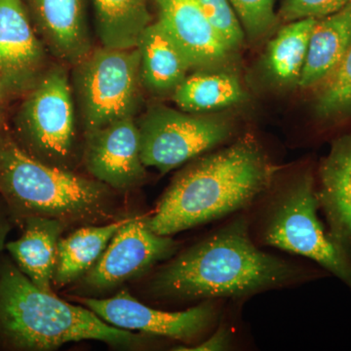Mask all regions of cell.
<instances>
[{"label":"cell","mask_w":351,"mask_h":351,"mask_svg":"<svg viewBox=\"0 0 351 351\" xmlns=\"http://www.w3.org/2000/svg\"><path fill=\"white\" fill-rule=\"evenodd\" d=\"M137 117L85 132L82 159L93 179L114 191L138 188L147 178Z\"/></svg>","instance_id":"cell-11"},{"label":"cell","mask_w":351,"mask_h":351,"mask_svg":"<svg viewBox=\"0 0 351 351\" xmlns=\"http://www.w3.org/2000/svg\"><path fill=\"white\" fill-rule=\"evenodd\" d=\"M157 21L186 55L191 69L206 71L226 63L233 53L212 29L196 0H156Z\"/></svg>","instance_id":"cell-14"},{"label":"cell","mask_w":351,"mask_h":351,"mask_svg":"<svg viewBox=\"0 0 351 351\" xmlns=\"http://www.w3.org/2000/svg\"><path fill=\"white\" fill-rule=\"evenodd\" d=\"M95 31L101 45L137 46L141 34L152 24L149 0H92Z\"/></svg>","instance_id":"cell-20"},{"label":"cell","mask_w":351,"mask_h":351,"mask_svg":"<svg viewBox=\"0 0 351 351\" xmlns=\"http://www.w3.org/2000/svg\"><path fill=\"white\" fill-rule=\"evenodd\" d=\"M351 46V3L338 12L316 21L299 85L316 86L326 82Z\"/></svg>","instance_id":"cell-18"},{"label":"cell","mask_w":351,"mask_h":351,"mask_svg":"<svg viewBox=\"0 0 351 351\" xmlns=\"http://www.w3.org/2000/svg\"><path fill=\"white\" fill-rule=\"evenodd\" d=\"M136 47L145 93L154 98L172 97L191 69L181 48L157 20L145 27Z\"/></svg>","instance_id":"cell-15"},{"label":"cell","mask_w":351,"mask_h":351,"mask_svg":"<svg viewBox=\"0 0 351 351\" xmlns=\"http://www.w3.org/2000/svg\"><path fill=\"white\" fill-rule=\"evenodd\" d=\"M316 21L309 18L289 23L267 46L265 66L280 84H299Z\"/></svg>","instance_id":"cell-22"},{"label":"cell","mask_w":351,"mask_h":351,"mask_svg":"<svg viewBox=\"0 0 351 351\" xmlns=\"http://www.w3.org/2000/svg\"><path fill=\"white\" fill-rule=\"evenodd\" d=\"M128 219L83 226L60 239L53 284L62 288L82 278L98 262L115 233Z\"/></svg>","instance_id":"cell-19"},{"label":"cell","mask_w":351,"mask_h":351,"mask_svg":"<svg viewBox=\"0 0 351 351\" xmlns=\"http://www.w3.org/2000/svg\"><path fill=\"white\" fill-rule=\"evenodd\" d=\"M16 99L15 95L11 91L5 80L0 75V123L5 124L6 113L9 104Z\"/></svg>","instance_id":"cell-28"},{"label":"cell","mask_w":351,"mask_h":351,"mask_svg":"<svg viewBox=\"0 0 351 351\" xmlns=\"http://www.w3.org/2000/svg\"><path fill=\"white\" fill-rule=\"evenodd\" d=\"M316 115L325 121L351 117V46L341 63L323 82L314 103Z\"/></svg>","instance_id":"cell-23"},{"label":"cell","mask_w":351,"mask_h":351,"mask_svg":"<svg viewBox=\"0 0 351 351\" xmlns=\"http://www.w3.org/2000/svg\"><path fill=\"white\" fill-rule=\"evenodd\" d=\"M69 73L83 133L140 114L145 93L137 47L94 46Z\"/></svg>","instance_id":"cell-7"},{"label":"cell","mask_w":351,"mask_h":351,"mask_svg":"<svg viewBox=\"0 0 351 351\" xmlns=\"http://www.w3.org/2000/svg\"><path fill=\"white\" fill-rule=\"evenodd\" d=\"M8 131L6 130L5 124L0 123V147L3 144L4 140H5Z\"/></svg>","instance_id":"cell-30"},{"label":"cell","mask_w":351,"mask_h":351,"mask_svg":"<svg viewBox=\"0 0 351 351\" xmlns=\"http://www.w3.org/2000/svg\"><path fill=\"white\" fill-rule=\"evenodd\" d=\"M318 197L332 237L351 257V133L335 141L319 170Z\"/></svg>","instance_id":"cell-16"},{"label":"cell","mask_w":351,"mask_h":351,"mask_svg":"<svg viewBox=\"0 0 351 351\" xmlns=\"http://www.w3.org/2000/svg\"><path fill=\"white\" fill-rule=\"evenodd\" d=\"M76 300L112 326L182 341H191L204 334L217 316L211 302H201L188 311H158L142 304L126 290L106 299L78 297Z\"/></svg>","instance_id":"cell-10"},{"label":"cell","mask_w":351,"mask_h":351,"mask_svg":"<svg viewBox=\"0 0 351 351\" xmlns=\"http://www.w3.org/2000/svg\"><path fill=\"white\" fill-rule=\"evenodd\" d=\"M0 195L21 223L32 216L59 219L66 226L117 221L110 186L41 162L9 132L0 147Z\"/></svg>","instance_id":"cell-4"},{"label":"cell","mask_w":351,"mask_h":351,"mask_svg":"<svg viewBox=\"0 0 351 351\" xmlns=\"http://www.w3.org/2000/svg\"><path fill=\"white\" fill-rule=\"evenodd\" d=\"M22 223L23 234L6 243L5 248L34 285L53 293L58 244L68 226L59 219L38 216L27 217Z\"/></svg>","instance_id":"cell-17"},{"label":"cell","mask_w":351,"mask_h":351,"mask_svg":"<svg viewBox=\"0 0 351 351\" xmlns=\"http://www.w3.org/2000/svg\"><path fill=\"white\" fill-rule=\"evenodd\" d=\"M22 98L13 119L14 140L41 162L73 171L82 158L80 121L69 66L55 61Z\"/></svg>","instance_id":"cell-6"},{"label":"cell","mask_w":351,"mask_h":351,"mask_svg":"<svg viewBox=\"0 0 351 351\" xmlns=\"http://www.w3.org/2000/svg\"><path fill=\"white\" fill-rule=\"evenodd\" d=\"M10 232V223L3 214L0 213V252L6 245V237Z\"/></svg>","instance_id":"cell-29"},{"label":"cell","mask_w":351,"mask_h":351,"mask_svg":"<svg viewBox=\"0 0 351 351\" xmlns=\"http://www.w3.org/2000/svg\"><path fill=\"white\" fill-rule=\"evenodd\" d=\"M230 336L228 330L223 328H219L218 331L215 332L209 339L199 345L195 346L193 348H186V346H179L176 348L177 350H225L230 346Z\"/></svg>","instance_id":"cell-27"},{"label":"cell","mask_w":351,"mask_h":351,"mask_svg":"<svg viewBox=\"0 0 351 351\" xmlns=\"http://www.w3.org/2000/svg\"><path fill=\"white\" fill-rule=\"evenodd\" d=\"M244 97L243 87L237 76L206 69L188 75L171 99L184 112L205 114L237 105Z\"/></svg>","instance_id":"cell-21"},{"label":"cell","mask_w":351,"mask_h":351,"mask_svg":"<svg viewBox=\"0 0 351 351\" xmlns=\"http://www.w3.org/2000/svg\"><path fill=\"white\" fill-rule=\"evenodd\" d=\"M252 40L265 38L276 24L274 0H230Z\"/></svg>","instance_id":"cell-25"},{"label":"cell","mask_w":351,"mask_h":351,"mask_svg":"<svg viewBox=\"0 0 351 351\" xmlns=\"http://www.w3.org/2000/svg\"><path fill=\"white\" fill-rule=\"evenodd\" d=\"M351 3V0H282L281 18L286 22L302 19H320Z\"/></svg>","instance_id":"cell-26"},{"label":"cell","mask_w":351,"mask_h":351,"mask_svg":"<svg viewBox=\"0 0 351 351\" xmlns=\"http://www.w3.org/2000/svg\"><path fill=\"white\" fill-rule=\"evenodd\" d=\"M136 121L143 163L162 175L215 149L232 133V124L223 117L160 104L149 106Z\"/></svg>","instance_id":"cell-8"},{"label":"cell","mask_w":351,"mask_h":351,"mask_svg":"<svg viewBox=\"0 0 351 351\" xmlns=\"http://www.w3.org/2000/svg\"><path fill=\"white\" fill-rule=\"evenodd\" d=\"M265 198L261 241L311 258L351 289V257L318 218L319 197L311 173L302 171Z\"/></svg>","instance_id":"cell-5"},{"label":"cell","mask_w":351,"mask_h":351,"mask_svg":"<svg viewBox=\"0 0 351 351\" xmlns=\"http://www.w3.org/2000/svg\"><path fill=\"white\" fill-rule=\"evenodd\" d=\"M276 168L257 142L244 138L213 154L189 161L171 182L154 216L152 232L176 234L239 212L261 198Z\"/></svg>","instance_id":"cell-2"},{"label":"cell","mask_w":351,"mask_h":351,"mask_svg":"<svg viewBox=\"0 0 351 351\" xmlns=\"http://www.w3.org/2000/svg\"><path fill=\"white\" fill-rule=\"evenodd\" d=\"M25 3L54 61L71 68L93 49L87 0H25Z\"/></svg>","instance_id":"cell-13"},{"label":"cell","mask_w":351,"mask_h":351,"mask_svg":"<svg viewBox=\"0 0 351 351\" xmlns=\"http://www.w3.org/2000/svg\"><path fill=\"white\" fill-rule=\"evenodd\" d=\"M177 247L170 237L152 232L145 219L129 218L82 276L80 288L92 295L108 292L169 258Z\"/></svg>","instance_id":"cell-9"},{"label":"cell","mask_w":351,"mask_h":351,"mask_svg":"<svg viewBox=\"0 0 351 351\" xmlns=\"http://www.w3.org/2000/svg\"><path fill=\"white\" fill-rule=\"evenodd\" d=\"M54 62L24 0H0V75L16 98L27 93Z\"/></svg>","instance_id":"cell-12"},{"label":"cell","mask_w":351,"mask_h":351,"mask_svg":"<svg viewBox=\"0 0 351 351\" xmlns=\"http://www.w3.org/2000/svg\"><path fill=\"white\" fill-rule=\"evenodd\" d=\"M217 36L233 53L244 43L245 32L230 0H196Z\"/></svg>","instance_id":"cell-24"},{"label":"cell","mask_w":351,"mask_h":351,"mask_svg":"<svg viewBox=\"0 0 351 351\" xmlns=\"http://www.w3.org/2000/svg\"><path fill=\"white\" fill-rule=\"evenodd\" d=\"M294 263L258 249L240 217L177 256L152 278V294L169 301L245 298L304 280Z\"/></svg>","instance_id":"cell-1"},{"label":"cell","mask_w":351,"mask_h":351,"mask_svg":"<svg viewBox=\"0 0 351 351\" xmlns=\"http://www.w3.org/2000/svg\"><path fill=\"white\" fill-rule=\"evenodd\" d=\"M138 339L96 313L41 290L5 261L0 267V343L16 350H53L68 343L100 341L131 346Z\"/></svg>","instance_id":"cell-3"}]
</instances>
